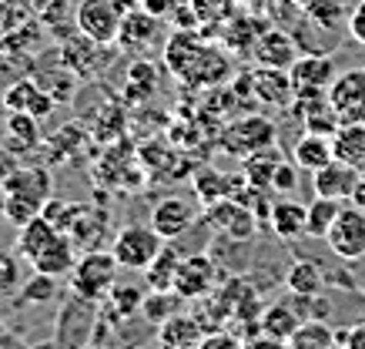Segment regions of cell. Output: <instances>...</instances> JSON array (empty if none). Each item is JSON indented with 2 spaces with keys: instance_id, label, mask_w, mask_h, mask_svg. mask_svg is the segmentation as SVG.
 Segmentation results:
<instances>
[{
  "instance_id": "20",
  "label": "cell",
  "mask_w": 365,
  "mask_h": 349,
  "mask_svg": "<svg viewBox=\"0 0 365 349\" xmlns=\"http://www.w3.org/2000/svg\"><path fill=\"white\" fill-rule=\"evenodd\" d=\"M305 218H309V205L278 195L272 202V212H268V228L275 232L278 242H292V238L305 236Z\"/></svg>"
},
{
  "instance_id": "16",
  "label": "cell",
  "mask_w": 365,
  "mask_h": 349,
  "mask_svg": "<svg viewBox=\"0 0 365 349\" xmlns=\"http://www.w3.org/2000/svg\"><path fill=\"white\" fill-rule=\"evenodd\" d=\"M359 178H362V168H355V165L342 161V158H332L325 168H319L312 175V192L345 202L352 195V188L359 185Z\"/></svg>"
},
{
  "instance_id": "29",
  "label": "cell",
  "mask_w": 365,
  "mask_h": 349,
  "mask_svg": "<svg viewBox=\"0 0 365 349\" xmlns=\"http://www.w3.org/2000/svg\"><path fill=\"white\" fill-rule=\"evenodd\" d=\"M178 262H181V252L178 246H168L155 256V262L144 269V285L151 293H165V289H175V272H178Z\"/></svg>"
},
{
  "instance_id": "6",
  "label": "cell",
  "mask_w": 365,
  "mask_h": 349,
  "mask_svg": "<svg viewBox=\"0 0 365 349\" xmlns=\"http://www.w3.org/2000/svg\"><path fill=\"white\" fill-rule=\"evenodd\" d=\"M225 148L232 151V155L245 158L252 155V151H265V148H275L278 141V128L272 118L265 114H242L238 121H232L225 128Z\"/></svg>"
},
{
  "instance_id": "13",
  "label": "cell",
  "mask_w": 365,
  "mask_h": 349,
  "mask_svg": "<svg viewBox=\"0 0 365 349\" xmlns=\"http://www.w3.org/2000/svg\"><path fill=\"white\" fill-rule=\"evenodd\" d=\"M252 81V98L258 104H268V108H292L295 104V81L285 68H258L248 74Z\"/></svg>"
},
{
  "instance_id": "28",
  "label": "cell",
  "mask_w": 365,
  "mask_h": 349,
  "mask_svg": "<svg viewBox=\"0 0 365 349\" xmlns=\"http://www.w3.org/2000/svg\"><path fill=\"white\" fill-rule=\"evenodd\" d=\"M335 158H342L355 168H365V121H342L332 135Z\"/></svg>"
},
{
  "instance_id": "26",
  "label": "cell",
  "mask_w": 365,
  "mask_h": 349,
  "mask_svg": "<svg viewBox=\"0 0 365 349\" xmlns=\"http://www.w3.org/2000/svg\"><path fill=\"white\" fill-rule=\"evenodd\" d=\"M54 238H57V228L47 222L44 215H34L27 226L17 228V256H21L24 262H34Z\"/></svg>"
},
{
  "instance_id": "41",
  "label": "cell",
  "mask_w": 365,
  "mask_h": 349,
  "mask_svg": "<svg viewBox=\"0 0 365 349\" xmlns=\"http://www.w3.org/2000/svg\"><path fill=\"white\" fill-rule=\"evenodd\" d=\"M57 295V279L44 275V272H34L31 279L21 285V303L24 305H37V303H51Z\"/></svg>"
},
{
  "instance_id": "30",
  "label": "cell",
  "mask_w": 365,
  "mask_h": 349,
  "mask_svg": "<svg viewBox=\"0 0 365 349\" xmlns=\"http://www.w3.org/2000/svg\"><path fill=\"white\" fill-rule=\"evenodd\" d=\"M325 285V275H322V265L319 262H292L285 272V289L292 295H315L322 293Z\"/></svg>"
},
{
  "instance_id": "18",
  "label": "cell",
  "mask_w": 365,
  "mask_h": 349,
  "mask_svg": "<svg viewBox=\"0 0 365 349\" xmlns=\"http://www.w3.org/2000/svg\"><path fill=\"white\" fill-rule=\"evenodd\" d=\"M252 57L258 64H265V68H292L295 64V57H299V47L292 41V34H285L282 27H265L258 41L252 47Z\"/></svg>"
},
{
  "instance_id": "42",
  "label": "cell",
  "mask_w": 365,
  "mask_h": 349,
  "mask_svg": "<svg viewBox=\"0 0 365 349\" xmlns=\"http://www.w3.org/2000/svg\"><path fill=\"white\" fill-rule=\"evenodd\" d=\"M31 11L41 17V24L57 27V24H64L67 14H71V0H31Z\"/></svg>"
},
{
  "instance_id": "19",
  "label": "cell",
  "mask_w": 365,
  "mask_h": 349,
  "mask_svg": "<svg viewBox=\"0 0 365 349\" xmlns=\"http://www.w3.org/2000/svg\"><path fill=\"white\" fill-rule=\"evenodd\" d=\"M295 91H329L335 81V61L329 54H299L288 68Z\"/></svg>"
},
{
  "instance_id": "3",
  "label": "cell",
  "mask_w": 365,
  "mask_h": 349,
  "mask_svg": "<svg viewBox=\"0 0 365 349\" xmlns=\"http://www.w3.org/2000/svg\"><path fill=\"white\" fill-rule=\"evenodd\" d=\"M161 248H165V238L155 232V226H141V222L118 228L111 238L114 259L121 262V269H131V272H144L155 262V256Z\"/></svg>"
},
{
  "instance_id": "22",
  "label": "cell",
  "mask_w": 365,
  "mask_h": 349,
  "mask_svg": "<svg viewBox=\"0 0 365 349\" xmlns=\"http://www.w3.org/2000/svg\"><path fill=\"white\" fill-rule=\"evenodd\" d=\"M201 336H205V329H201L198 315L175 313V315H168L165 323H158L155 339L168 349H188V346H201Z\"/></svg>"
},
{
  "instance_id": "10",
  "label": "cell",
  "mask_w": 365,
  "mask_h": 349,
  "mask_svg": "<svg viewBox=\"0 0 365 349\" xmlns=\"http://www.w3.org/2000/svg\"><path fill=\"white\" fill-rule=\"evenodd\" d=\"M201 208L185 195H168L151 208V226L165 242H178L195 222H198Z\"/></svg>"
},
{
  "instance_id": "27",
  "label": "cell",
  "mask_w": 365,
  "mask_h": 349,
  "mask_svg": "<svg viewBox=\"0 0 365 349\" xmlns=\"http://www.w3.org/2000/svg\"><path fill=\"white\" fill-rule=\"evenodd\" d=\"M262 319V329H265V336L275 343V346H288V339H292V333L299 329L302 315L295 313V305L288 303H272L265 309V313L258 315Z\"/></svg>"
},
{
  "instance_id": "9",
  "label": "cell",
  "mask_w": 365,
  "mask_h": 349,
  "mask_svg": "<svg viewBox=\"0 0 365 349\" xmlns=\"http://www.w3.org/2000/svg\"><path fill=\"white\" fill-rule=\"evenodd\" d=\"M325 246L332 248L339 259L355 262L365 259V212L362 208H342L339 218L332 222L329 236H325Z\"/></svg>"
},
{
  "instance_id": "12",
  "label": "cell",
  "mask_w": 365,
  "mask_h": 349,
  "mask_svg": "<svg viewBox=\"0 0 365 349\" xmlns=\"http://www.w3.org/2000/svg\"><path fill=\"white\" fill-rule=\"evenodd\" d=\"M215 285H218V265L215 259L208 256H181L178 262V272H175V293H181L185 299H201V295L215 293Z\"/></svg>"
},
{
  "instance_id": "25",
  "label": "cell",
  "mask_w": 365,
  "mask_h": 349,
  "mask_svg": "<svg viewBox=\"0 0 365 349\" xmlns=\"http://www.w3.org/2000/svg\"><path fill=\"white\" fill-rule=\"evenodd\" d=\"M108 232H111V215L94 208V205H84L78 222L71 226V238L78 242V248H101Z\"/></svg>"
},
{
  "instance_id": "53",
  "label": "cell",
  "mask_w": 365,
  "mask_h": 349,
  "mask_svg": "<svg viewBox=\"0 0 365 349\" xmlns=\"http://www.w3.org/2000/svg\"><path fill=\"white\" fill-rule=\"evenodd\" d=\"M138 4H141V0H138Z\"/></svg>"
},
{
  "instance_id": "14",
  "label": "cell",
  "mask_w": 365,
  "mask_h": 349,
  "mask_svg": "<svg viewBox=\"0 0 365 349\" xmlns=\"http://www.w3.org/2000/svg\"><path fill=\"white\" fill-rule=\"evenodd\" d=\"M329 101L342 121H365V71L335 74L329 84Z\"/></svg>"
},
{
  "instance_id": "43",
  "label": "cell",
  "mask_w": 365,
  "mask_h": 349,
  "mask_svg": "<svg viewBox=\"0 0 365 349\" xmlns=\"http://www.w3.org/2000/svg\"><path fill=\"white\" fill-rule=\"evenodd\" d=\"M299 165L295 161H278L275 175H272V192L275 195H292L299 188Z\"/></svg>"
},
{
  "instance_id": "40",
  "label": "cell",
  "mask_w": 365,
  "mask_h": 349,
  "mask_svg": "<svg viewBox=\"0 0 365 349\" xmlns=\"http://www.w3.org/2000/svg\"><path fill=\"white\" fill-rule=\"evenodd\" d=\"M188 7L198 17V27L201 24L205 27H218V24H225L235 14L232 0H188Z\"/></svg>"
},
{
  "instance_id": "1",
  "label": "cell",
  "mask_w": 365,
  "mask_h": 349,
  "mask_svg": "<svg viewBox=\"0 0 365 349\" xmlns=\"http://www.w3.org/2000/svg\"><path fill=\"white\" fill-rule=\"evenodd\" d=\"M165 64L188 88H218L228 78V54L218 44L201 37L195 27H178L165 41Z\"/></svg>"
},
{
  "instance_id": "48",
  "label": "cell",
  "mask_w": 365,
  "mask_h": 349,
  "mask_svg": "<svg viewBox=\"0 0 365 349\" xmlns=\"http://www.w3.org/2000/svg\"><path fill=\"white\" fill-rule=\"evenodd\" d=\"M14 81H17V74H11V57L0 54V88H7Z\"/></svg>"
},
{
  "instance_id": "32",
  "label": "cell",
  "mask_w": 365,
  "mask_h": 349,
  "mask_svg": "<svg viewBox=\"0 0 365 349\" xmlns=\"http://www.w3.org/2000/svg\"><path fill=\"white\" fill-rule=\"evenodd\" d=\"M339 212H342V202H339V198L315 195V202L309 205V218H305V236L322 238V242H325V236H329L332 222L339 218Z\"/></svg>"
},
{
  "instance_id": "52",
  "label": "cell",
  "mask_w": 365,
  "mask_h": 349,
  "mask_svg": "<svg viewBox=\"0 0 365 349\" xmlns=\"http://www.w3.org/2000/svg\"><path fill=\"white\" fill-rule=\"evenodd\" d=\"M362 175H365V168H362Z\"/></svg>"
},
{
  "instance_id": "39",
  "label": "cell",
  "mask_w": 365,
  "mask_h": 349,
  "mask_svg": "<svg viewBox=\"0 0 365 349\" xmlns=\"http://www.w3.org/2000/svg\"><path fill=\"white\" fill-rule=\"evenodd\" d=\"M24 285V259L17 252L0 248V299H11Z\"/></svg>"
},
{
  "instance_id": "11",
  "label": "cell",
  "mask_w": 365,
  "mask_h": 349,
  "mask_svg": "<svg viewBox=\"0 0 365 349\" xmlns=\"http://www.w3.org/2000/svg\"><path fill=\"white\" fill-rule=\"evenodd\" d=\"M4 195L44 208V202L54 195V175L47 165H17L11 178L4 181Z\"/></svg>"
},
{
  "instance_id": "36",
  "label": "cell",
  "mask_w": 365,
  "mask_h": 349,
  "mask_svg": "<svg viewBox=\"0 0 365 349\" xmlns=\"http://www.w3.org/2000/svg\"><path fill=\"white\" fill-rule=\"evenodd\" d=\"M155 78H158L155 68H151L144 57H138L131 68H128V91H124V94H128L131 101H148V98L158 91V81Z\"/></svg>"
},
{
  "instance_id": "37",
  "label": "cell",
  "mask_w": 365,
  "mask_h": 349,
  "mask_svg": "<svg viewBox=\"0 0 365 349\" xmlns=\"http://www.w3.org/2000/svg\"><path fill=\"white\" fill-rule=\"evenodd\" d=\"M181 303H188V299L181 293H175V289H165V293H151V289H148L141 313L148 315V323H165L168 315H175L178 309H181Z\"/></svg>"
},
{
  "instance_id": "2",
  "label": "cell",
  "mask_w": 365,
  "mask_h": 349,
  "mask_svg": "<svg viewBox=\"0 0 365 349\" xmlns=\"http://www.w3.org/2000/svg\"><path fill=\"white\" fill-rule=\"evenodd\" d=\"M118 275H121V262L114 259V252L84 248V256H78L74 269H71V289L91 303H104L118 285Z\"/></svg>"
},
{
  "instance_id": "51",
  "label": "cell",
  "mask_w": 365,
  "mask_h": 349,
  "mask_svg": "<svg viewBox=\"0 0 365 349\" xmlns=\"http://www.w3.org/2000/svg\"><path fill=\"white\" fill-rule=\"evenodd\" d=\"M302 4H309V7H312V4H315V0H302Z\"/></svg>"
},
{
  "instance_id": "31",
  "label": "cell",
  "mask_w": 365,
  "mask_h": 349,
  "mask_svg": "<svg viewBox=\"0 0 365 349\" xmlns=\"http://www.w3.org/2000/svg\"><path fill=\"white\" fill-rule=\"evenodd\" d=\"M292 349H329L335 346V329L329 326V319H302L299 329L288 339Z\"/></svg>"
},
{
  "instance_id": "21",
  "label": "cell",
  "mask_w": 365,
  "mask_h": 349,
  "mask_svg": "<svg viewBox=\"0 0 365 349\" xmlns=\"http://www.w3.org/2000/svg\"><path fill=\"white\" fill-rule=\"evenodd\" d=\"M74 262H78V242L67 236V232H57V238L31 265H34V272H44V275H54V279H67L71 269H74Z\"/></svg>"
},
{
  "instance_id": "44",
  "label": "cell",
  "mask_w": 365,
  "mask_h": 349,
  "mask_svg": "<svg viewBox=\"0 0 365 349\" xmlns=\"http://www.w3.org/2000/svg\"><path fill=\"white\" fill-rule=\"evenodd\" d=\"M335 346H349V349H365V319L352 323L349 329H335Z\"/></svg>"
},
{
  "instance_id": "17",
  "label": "cell",
  "mask_w": 365,
  "mask_h": 349,
  "mask_svg": "<svg viewBox=\"0 0 365 349\" xmlns=\"http://www.w3.org/2000/svg\"><path fill=\"white\" fill-rule=\"evenodd\" d=\"M4 138L17 158H27L34 151L44 148V131H41V118H34L27 111H7V124H4Z\"/></svg>"
},
{
  "instance_id": "49",
  "label": "cell",
  "mask_w": 365,
  "mask_h": 349,
  "mask_svg": "<svg viewBox=\"0 0 365 349\" xmlns=\"http://www.w3.org/2000/svg\"><path fill=\"white\" fill-rule=\"evenodd\" d=\"M349 202H352L355 208H362V212H365V175L359 178V185L352 188V195H349Z\"/></svg>"
},
{
  "instance_id": "50",
  "label": "cell",
  "mask_w": 365,
  "mask_h": 349,
  "mask_svg": "<svg viewBox=\"0 0 365 349\" xmlns=\"http://www.w3.org/2000/svg\"><path fill=\"white\" fill-rule=\"evenodd\" d=\"M7 343H11V333H7V329H4V323H0V346H7Z\"/></svg>"
},
{
  "instance_id": "45",
  "label": "cell",
  "mask_w": 365,
  "mask_h": 349,
  "mask_svg": "<svg viewBox=\"0 0 365 349\" xmlns=\"http://www.w3.org/2000/svg\"><path fill=\"white\" fill-rule=\"evenodd\" d=\"M349 34H352L359 44H365V0H359L352 7V14H349Z\"/></svg>"
},
{
  "instance_id": "24",
  "label": "cell",
  "mask_w": 365,
  "mask_h": 349,
  "mask_svg": "<svg viewBox=\"0 0 365 349\" xmlns=\"http://www.w3.org/2000/svg\"><path fill=\"white\" fill-rule=\"evenodd\" d=\"M242 185H245V175H225V171H218V168H201L198 175H195V195H198L201 205L235 198Z\"/></svg>"
},
{
  "instance_id": "7",
  "label": "cell",
  "mask_w": 365,
  "mask_h": 349,
  "mask_svg": "<svg viewBox=\"0 0 365 349\" xmlns=\"http://www.w3.org/2000/svg\"><path fill=\"white\" fill-rule=\"evenodd\" d=\"M121 17L114 0H81L74 11V24L78 31L91 41H98L101 47L118 44V31H121Z\"/></svg>"
},
{
  "instance_id": "23",
  "label": "cell",
  "mask_w": 365,
  "mask_h": 349,
  "mask_svg": "<svg viewBox=\"0 0 365 349\" xmlns=\"http://www.w3.org/2000/svg\"><path fill=\"white\" fill-rule=\"evenodd\" d=\"M332 158H335L332 135H319V131H305V135L295 141V148H292V161H295L302 171H309V175L325 168Z\"/></svg>"
},
{
  "instance_id": "46",
  "label": "cell",
  "mask_w": 365,
  "mask_h": 349,
  "mask_svg": "<svg viewBox=\"0 0 365 349\" xmlns=\"http://www.w3.org/2000/svg\"><path fill=\"white\" fill-rule=\"evenodd\" d=\"M17 165H21V158L14 155V151H11V148H7V145L0 148V192H4V181L11 178V175H14V168H17Z\"/></svg>"
},
{
  "instance_id": "4",
  "label": "cell",
  "mask_w": 365,
  "mask_h": 349,
  "mask_svg": "<svg viewBox=\"0 0 365 349\" xmlns=\"http://www.w3.org/2000/svg\"><path fill=\"white\" fill-rule=\"evenodd\" d=\"M98 313L101 303H91V299L74 293L57 313V326L51 343L54 346H91V336L98 329Z\"/></svg>"
},
{
  "instance_id": "5",
  "label": "cell",
  "mask_w": 365,
  "mask_h": 349,
  "mask_svg": "<svg viewBox=\"0 0 365 349\" xmlns=\"http://www.w3.org/2000/svg\"><path fill=\"white\" fill-rule=\"evenodd\" d=\"M165 17H155L144 7H134L121 17V31H118V47L131 57H148L151 47H165Z\"/></svg>"
},
{
  "instance_id": "34",
  "label": "cell",
  "mask_w": 365,
  "mask_h": 349,
  "mask_svg": "<svg viewBox=\"0 0 365 349\" xmlns=\"http://www.w3.org/2000/svg\"><path fill=\"white\" fill-rule=\"evenodd\" d=\"M278 161H282V158L272 155V148L245 155V161H242L245 181H248V185H255V188H268V192H272V175H275V165H278Z\"/></svg>"
},
{
  "instance_id": "8",
  "label": "cell",
  "mask_w": 365,
  "mask_h": 349,
  "mask_svg": "<svg viewBox=\"0 0 365 349\" xmlns=\"http://www.w3.org/2000/svg\"><path fill=\"white\" fill-rule=\"evenodd\" d=\"M205 226H211L215 232L235 238V242H248L262 222H258V215L245 202H238V198H222V202L205 205Z\"/></svg>"
},
{
  "instance_id": "15",
  "label": "cell",
  "mask_w": 365,
  "mask_h": 349,
  "mask_svg": "<svg viewBox=\"0 0 365 349\" xmlns=\"http://www.w3.org/2000/svg\"><path fill=\"white\" fill-rule=\"evenodd\" d=\"M4 108L7 111H27L34 118H47V114H54L57 101L34 78H17L14 84L4 88Z\"/></svg>"
},
{
  "instance_id": "33",
  "label": "cell",
  "mask_w": 365,
  "mask_h": 349,
  "mask_svg": "<svg viewBox=\"0 0 365 349\" xmlns=\"http://www.w3.org/2000/svg\"><path fill=\"white\" fill-rule=\"evenodd\" d=\"M91 141V135L84 131V128H78V124H71V128H61V131H54L51 138H44V151H47V158L51 161H64V151H67V158H74L81 151V148Z\"/></svg>"
},
{
  "instance_id": "47",
  "label": "cell",
  "mask_w": 365,
  "mask_h": 349,
  "mask_svg": "<svg viewBox=\"0 0 365 349\" xmlns=\"http://www.w3.org/2000/svg\"><path fill=\"white\" fill-rule=\"evenodd\" d=\"M144 11H151L155 17H168V14L178 7V0H141Z\"/></svg>"
},
{
  "instance_id": "38",
  "label": "cell",
  "mask_w": 365,
  "mask_h": 349,
  "mask_svg": "<svg viewBox=\"0 0 365 349\" xmlns=\"http://www.w3.org/2000/svg\"><path fill=\"white\" fill-rule=\"evenodd\" d=\"M81 208H84V202H67V198L51 195V198L44 202V208H41V215H44V218L57 228V232H67V236H71V226L78 222Z\"/></svg>"
},
{
  "instance_id": "35",
  "label": "cell",
  "mask_w": 365,
  "mask_h": 349,
  "mask_svg": "<svg viewBox=\"0 0 365 349\" xmlns=\"http://www.w3.org/2000/svg\"><path fill=\"white\" fill-rule=\"evenodd\" d=\"M265 27L262 24H255L252 17H228L225 21V47L228 51H245V54H252L255 41L262 34Z\"/></svg>"
}]
</instances>
